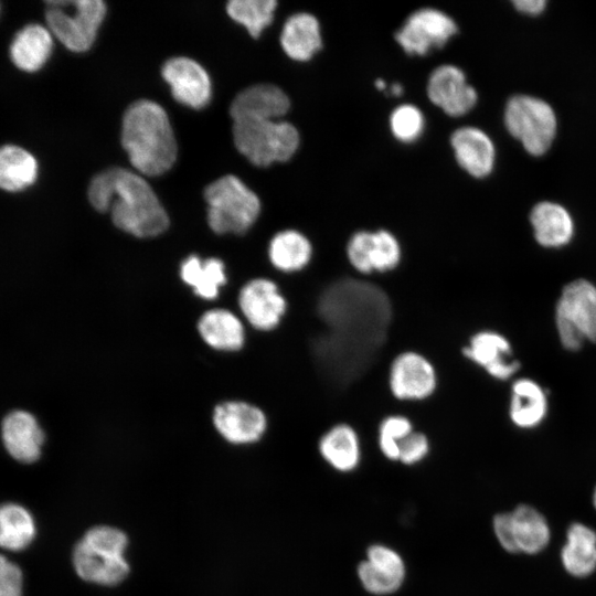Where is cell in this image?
<instances>
[{"instance_id":"cell-34","label":"cell","mask_w":596,"mask_h":596,"mask_svg":"<svg viewBox=\"0 0 596 596\" xmlns=\"http://www.w3.org/2000/svg\"><path fill=\"white\" fill-rule=\"evenodd\" d=\"M276 7L275 0H232L227 3L226 11L234 21L243 24L253 38H258L273 22Z\"/></svg>"},{"instance_id":"cell-36","label":"cell","mask_w":596,"mask_h":596,"mask_svg":"<svg viewBox=\"0 0 596 596\" xmlns=\"http://www.w3.org/2000/svg\"><path fill=\"white\" fill-rule=\"evenodd\" d=\"M390 127L393 136L397 140L413 142L423 132V114L414 105H401L391 114Z\"/></svg>"},{"instance_id":"cell-7","label":"cell","mask_w":596,"mask_h":596,"mask_svg":"<svg viewBox=\"0 0 596 596\" xmlns=\"http://www.w3.org/2000/svg\"><path fill=\"white\" fill-rule=\"evenodd\" d=\"M102 0L47 1V29L66 49L85 52L94 43L98 28L106 15Z\"/></svg>"},{"instance_id":"cell-31","label":"cell","mask_w":596,"mask_h":596,"mask_svg":"<svg viewBox=\"0 0 596 596\" xmlns=\"http://www.w3.org/2000/svg\"><path fill=\"white\" fill-rule=\"evenodd\" d=\"M36 534L31 512L15 502L0 504V547L10 552L26 549Z\"/></svg>"},{"instance_id":"cell-15","label":"cell","mask_w":596,"mask_h":596,"mask_svg":"<svg viewBox=\"0 0 596 596\" xmlns=\"http://www.w3.org/2000/svg\"><path fill=\"white\" fill-rule=\"evenodd\" d=\"M238 305L246 320L262 331L275 329L287 309L277 285L266 278L245 284L238 295Z\"/></svg>"},{"instance_id":"cell-19","label":"cell","mask_w":596,"mask_h":596,"mask_svg":"<svg viewBox=\"0 0 596 596\" xmlns=\"http://www.w3.org/2000/svg\"><path fill=\"white\" fill-rule=\"evenodd\" d=\"M3 446L9 455L19 462L36 461L44 444V432L36 418L25 411L9 413L1 425Z\"/></svg>"},{"instance_id":"cell-13","label":"cell","mask_w":596,"mask_h":596,"mask_svg":"<svg viewBox=\"0 0 596 596\" xmlns=\"http://www.w3.org/2000/svg\"><path fill=\"white\" fill-rule=\"evenodd\" d=\"M390 389L402 401H419L429 397L437 386L433 364L422 354L407 351L398 354L391 364Z\"/></svg>"},{"instance_id":"cell-35","label":"cell","mask_w":596,"mask_h":596,"mask_svg":"<svg viewBox=\"0 0 596 596\" xmlns=\"http://www.w3.org/2000/svg\"><path fill=\"white\" fill-rule=\"evenodd\" d=\"M413 432L412 423L401 415L384 418L379 428V446L390 460H398L400 441Z\"/></svg>"},{"instance_id":"cell-9","label":"cell","mask_w":596,"mask_h":596,"mask_svg":"<svg viewBox=\"0 0 596 596\" xmlns=\"http://www.w3.org/2000/svg\"><path fill=\"white\" fill-rule=\"evenodd\" d=\"M508 131L533 156L545 153L556 134V117L542 99L517 95L509 99L504 111Z\"/></svg>"},{"instance_id":"cell-8","label":"cell","mask_w":596,"mask_h":596,"mask_svg":"<svg viewBox=\"0 0 596 596\" xmlns=\"http://www.w3.org/2000/svg\"><path fill=\"white\" fill-rule=\"evenodd\" d=\"M555 323L560 341L571 351L596 343V287L585 279L567 284L558 298Z\"/></svg>"},{"instance_id":"cell-38","label":"cell","mask_w":596,"mask_h":596,"mask_svg":"<svg viewBox=\"0 0 596 596\" xmlns=\"http://www.w3.org/2000/svg\"><path fill=\"white\" fill-rule=\"evenodd\" d=\"M23 574L21 568L0 554V596H22Z\"/></svg>"},{"instance_id":"cell-6","label":"cell","mask_w":596,"mask_h":596,"mask_svg":"<svg viewBox=\"0 0 596 596\" xmlns=\"http://www.w3.org/2000/svg\"><path fill=\"white\" fill-rule=\"evenodd\" d=\"M207 223L216 234H244L260 213L258 196L237 177L223 175L204 192Z\"/></svg>"},{"instance_id":"cell-23","label":"cell","mask_w":596,"mask_h":596,"mask_svg":"<svg viewBox=\"0 0 596 596\" xmlns=\"http://www.w3.org/2000/svg\"><path fill=\"white\" fill-rule=\"evenodd\" d=\"M53 51V35L41 24L23 26L13 36L9 56L13 65L26 73L40 71L49 61Z\"/></svg>"},{"instance_id":"cell-1","label":"cell","mask_w":596,"mask_h":596,"mask_svg":"<svg viewBox=\"0 0 596 596\" xmlns=\"http://www.w3.org/2000/svg\"><path fill=\"white\" fill-rule=\"evenodd\" d=\"M317 313L326 329L311 342L315 365L330 385L347 387L383 349L392 321L391 300L377 285L344 277L322 290Z\"/></svg>"},{"instance_id":"cell-17","label":"cell","mask_w":596,"mask_h":596,"mask_svg":"<svg viewBox=\"0 0 596 596\" xmlns=\"http://www.w3.org/2000/svg\"><path fill=\"white\" fill-rule=\"evenodd\" d=\"M427 95L434 105L453 117L467 114L478 99L475 88L467 84L464 72L454 65H441L432 72Z\"/></svg>"},{"instance_id":"cell-30","label":"cell","mask_w":596,"mask_h":596,"mask_svg":"<svg viewBox=\"0 0 596 596\" xmlns=\"http://www.w3.org/2000/svg\"><path fill=\"white\" fill-rule=\"evenodd\" d=\"M546 409V396L539 384L530 379H520L513 383L510 417L514 425L532 428L543 421Z\"/></svg>"},{"instance_id":"cell-18","label":"cell","mask_w":596,"mask_h":596,"mask_svg":"<svg viewBox=\"0 0 596 596\" xmlns=\"http://www.w3.org/2000/svg\"><path fill=\"white\" fill-rule=\"evenodd\" d=\"M162 76L181 104L199 109L211 98V81L206 71L194 60L172 57L162 66Z\"/></svg>"},{"instance_id":"cell-39","label":"cell","mask_w":596,"mask_h":596,"mask_svg":"<svg viewBox=\"0 0 596 596\" xmlns=\"http://www.w3.org/2000/svg\"><path fill=\"white\" fill-rule=\"evenodd\" d=\"M517 10L528 14H539L545 8V0H514L512 2Z\"/></svg>"},{"instance_id":"cell-41","label":"cell","mask_w":596,"mask_h":596,"mask_svg":"<svg viewBox=\"0 0 596 596\" xmlns=\"http://www.w3.org/2000/svg\"><path fill=\"white\" fill-rule=\"evenodd\" d=\"M375 86L379 88V89H385L386 88V84L384 81L382 79H376L375 81Z\"/></svg>"},{"instance_id":"cell-2","label":"cell","mask_w":596,"mask_h":596,"mask_svg":"<svg viewBox=\"0 0 596 596\" xmlns=\"http://www.w3.org/2000/svg\"><path fill=\"white\" fill-rule=\"evenodd\" d=\"M91 204L110 211L119 230L137 237H153L169 226V216L149 183L139 174L110 168L97 174L88 188Z\"/></svg>"},{"instance_id":"cell-29","label":"cell","mask_w":596,"mask_h":596,"mask_svg":"<svg viewBox=\"0 0 596 596\" xmlns=\"http://www.w3.org/2000/svg\"><path fill=\"white\" fill-rule=\"evenodd\" d=\"M39 175L36 158L17 145L0 147V189L15 193L30 188Z\"/></svg>"},{"instance_id":"cell-42","label":"cell","mask_w":596,"mask_h":596,"mask_svg":"<svg viewBox=\"0 0 596 596\" xmlns=\"http://www.w3.org/2000/svg\"><path fill=\"white\" fill-rule=\"evenodd\" d=\"M593 504H594V507L596 509V487H595L594 492H593Z\"/></svg>"},{"instance_id":"cell-25","label":"cell","mask_w":596,"mask_h":596,"mask_svg":"<svg viewBox=\"0 0 596 596\" xmlns=\"http://www.w3.org/2000/svg\"><path fill=\"white\" fill-rule=\"evenodd\" d=\"M280 44L285 53L295 61L310 60L322 46L320 25L309 13H296L287 19Z\"/></svg>"},{"instance_id":"cell-26","label":"cell","mask_w":596,"mask_h":596,"mask_svg":"<svg viewBox=\"0 0 596 596\" xmlns=\"http://www.w3.org/2000/svg\"><path fill=\"white\" fill-rule=\"evenodd\" d=\"M198 331L204 342L215 350L236 351L244 345L242 321L230 310L212 309L201 316Z\"/></svg>"},{"instance_id":"cell-20","label":"cell","mask_w":596,"mask_h":596,"mask_svg":"<svg viewBox=\"0 0 596 596\" xmlns=\"http://www.w3.org/2000/svg\"><path fill=\"white\" fill-rule=\"evenodd\" d=\"M462 353L497 380H508L520 368L518 361L508 360L511 354L510 343L498 332L480 331L473 334Z\"/></svg>"},{"instance_id":"cell-33","label":"cell","mask_w":596,"mask_h":596,"mask_svg":"<svg viewBox=\"0 0 596 596\" xmlns=\"http://www.w3.org/2000/svg\"><path fill=\"white\" fill-rule=\"evenodd\" d=\"M181 279L203 299H214L226 283L225 266L219 258L202 260L195 255L187 257L180 266Z\"/></svg>"},{"instance_id":"cell-21","label":"cell","mask_w":596,"mask_h":596,"mask_svg":"<svg viewBox=\"0 0 596 596\" xmlns=\"http://www.w3.org/2000/svg\"><path fill=\"white\" fill-rule=\"evenodd\" d=\"M290 107L285 92L276 85L257 84L236 95L230 107L233 120L241 118H260L276 120Z\"/></svg>"},{"instance_id":"cell-37","label":"cell","mask_w":596,"mask_h":596,"mask_svg":"<svg viewBox=\"0 0 596 596\" xmlns=\"http://www.w3.org/2000/svg\"><path fill=\"white\" fill-rule=\"evenodd\" d=\"M398 448V460L404 465H415L427 456L429 441L423 433L412 432L400 441Z\"/></svg>"},{"instance_id":"cell-14","label":"cell","mask_w":596,"mask_h":596,"mask_svg":"<svg viewBox=\"0 0 596 596\" xmlns=\"http://www.w3.org/2000/svg\"><path fill=\"white\" fill-rule=\"evenodd\" d=\"M356 572L368 593L385 596L397 592L403 585L405 563L394 549L375 543L366 549V558L358 564Z\"/></svg>"},{"instance_id":"cell-22","label":"cell","mask_w":596,"mask_h":596,"mask_svg":"<svg viewBox=\"0 0 596 596\" xmlns=\"http://www.w3.org/2000/svg\"><path fill=\"white\" fill-rule=\"evenodd\" d=\"M450 143L458 164L470 175H488L494 163V146L489 136L476 127L455 130Z\"/></svg>"},{"instance_id":"cell-11","label":"cell","mask_w":596,"mask_h":596,"mask_svg":"<svg viewBox=\"0 0 596 596\" xmlns=\"http://www.w3.org/2000/svg\"><path fill=\"white\" fill-rule=\"evenodd\" d=\"M457 32L455 21L444 12L424 8L411 14L395 40L405 51L413 55H425L434 47L444 46Z\"/></svg>"},{"instance_id":"cell-10","label":"cell","mask_w":596,"mask_h":596,"mask_svg":"<svg viewBox=\"0 0 596 596\" xmlns=\"http://www.w3.org/2000/svg\"><path fill=\"white\" fill-rule=\"evenodd\" d=\"M492 528L501 547L510 553L538 554L547 546L551 539L546 519L528 504L496 514Z\"/></svg>"},{"instance_id":"cell-27","label":"cell","mask_w":596,"mask_h":596,"mask_svg":"<svg viewBox=\"0 0 596 596\" xmlns=\"http://www.w3.org/2000/svg\"><path fill=\"white\" fill-rule=\"evenodd\" d=\"M318 449L321 457L340 472H350L360 464V440L348 424H338L327 430L319 440Z\"/></svg>"},{"instance_id":"cell-40","label":"cell","mask_w":596,"mask_h":596,"mask_svg":"<svg viewBox=\"0 0 596 596\" xmlns=\"http://www.w3.org/2000/svg\"><path fill=\"white\" fill-rule=\"evenodd\" d=\"M391 93L394 96H400L403 94V86L401 84H394L391 86Z\"/></svg>"},{"instance_id":"cell-3","label":"cell","mask_w":596,"mask_h":596,"mask_svg":"<svg viewBox=\"0 0 596 596\" xmlns=\"http://www.w3.org/2000/svg\"><path fill=\"white\" fill-rule=\"evenodd\" d=\"M121 145L134 168L146 175L164 173L177 159L178 147L168 115L152 100L140 99L127 108Z\"/></svg>"},{"instance_id":"cell-24","label":"cell","mask_w":596,"mask_h":596,"mask_svg":"<svg viewBox=\"0 0 596 596\" xmlns=\"http://www.w3.org/2000/svg\"><path fill=\"white\" fill-rule=\"evenodd\" d=\"M561 561L572 576L581 578L593 574L596 570V532L584 523H572L566 531Z\"/></svg>"},{"instance_id":"cell-32","label":"cell","mask_w":596,"mask_h":596,"mask_svg":"<svg viewBox=\"0 0 596 596\" xmlns=\"http://www.w3.org/2000/svg\"><path fill=\"white\" fill-rule=\"evenodd\" d=\"M268 256L276 269L294 273L308 265L312 256V246L304 234L295 230H285L272 238Z\"/></svg>"},{"instance_id":"cell-12","label":"cell","mask_w":596,"mask_h":596,"mask_svg":"<svg viewBox=\"0 0 596 596\" xmlns=\"http://www.w3.org/2000/svg\"><path fill=\"white\" fill-rule=\"evenodd\" d=\"M347 255L353 268L362 274L385 273L401 260V247L395 236L385 230L359 231L349 240Z\"/></svg>"},{"instance_id":"cell-16","label":"cell","mask_w":596,"mask_h":596,"mask_svg":"<svg viewBox=\"0 0 596 596\" xmlns=\"http://www.w3.org/2000/svg\"><path fill=\"white\" fill-rule=\"evenodd\" d=\"M213 424L227 441L251 444L264 435L267 419L264 412L255 405L241 401H227L215 406Z\"/></svg>"},{"instance_id":"cell-28","label":"cell","mask_w":596,"mask_h":596,"mask_svg":"<svg viewBox=\"0 0 596 596\" xmlns=\"http://www.w3.org/2000/svg\"><path fill=\"white\" fill-rule=\"evenodd\" d=\"M538 243L545 247L566 245L573 236V221L561 205L551 202L536 204L530 215Z\"/></svg>"},{"instance_id":"cell-4","label":"cell","mask_w":596,"mask_h":596,"mask_svg":"<svg viewBox=\"0 0 596 596\" xmlns=\"http://www.w3.org/2000/svg\"><path fill=\"white\" fill-rule=\"evenodd\" d=\"M127 543V535L119 529L107 525L89 529L73 551L76 574L98 585L113 586L120 583L129 573L124 556Z\"/></svg>"},{"instance_id":"cell-5","label":"cell","mask_w":596,"mask_h":596,"mask_svg":"<svg viewBox=\"0 0 596 596\" xmlns=\"http://www.w3.org/2000/svg\"><path fill=\"white\" fill-rule=\"evenodd\" d=\"M233 138L237 150L258 167L289 160L300 141L290 123L260 118L233 120Z\"/></svg>"}]
</instances>
